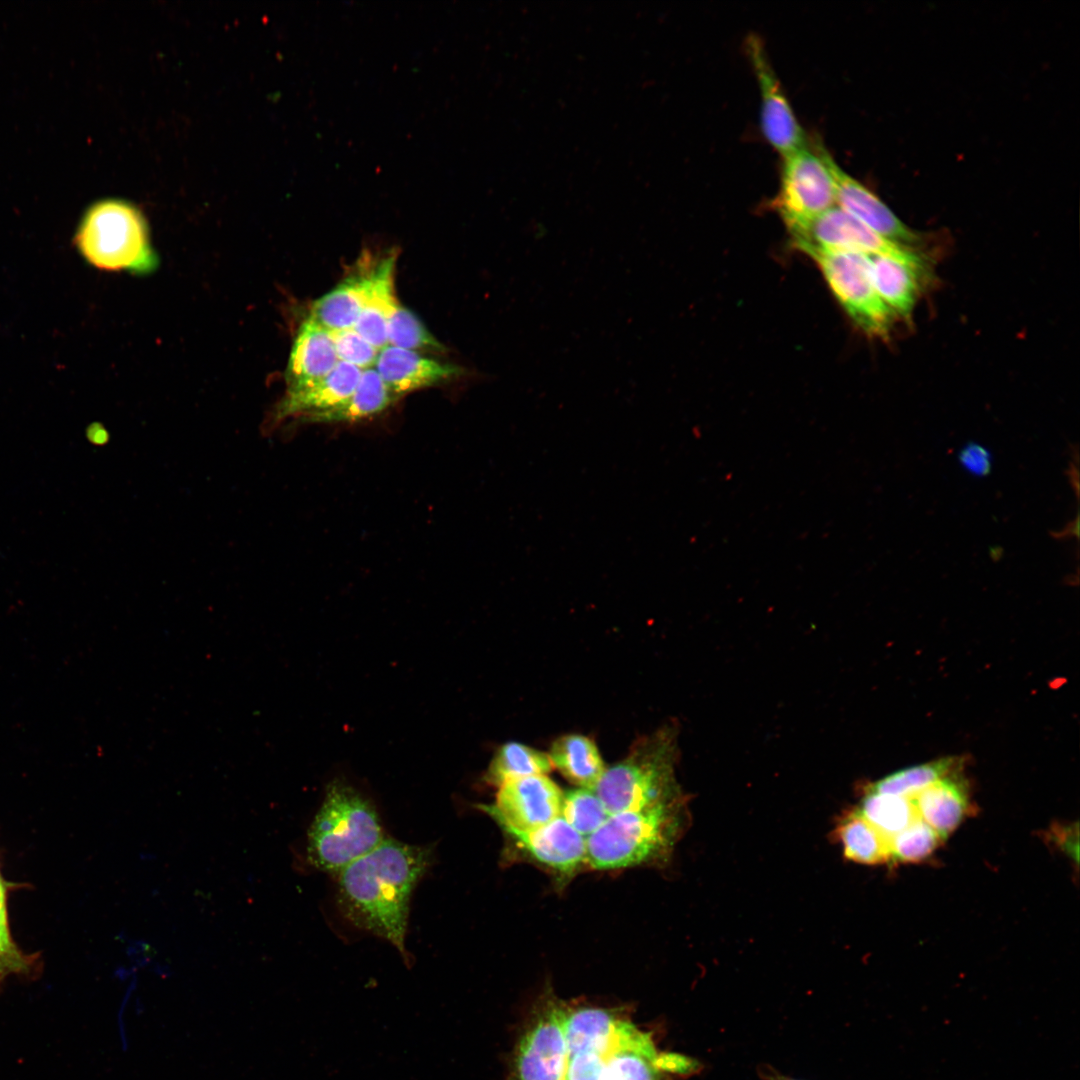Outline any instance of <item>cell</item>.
<instances>
[{
    "label": "cell",
    "instance_id": "obj_1",
    "mask_svg": "<svg viewBox=\"0 0 1080 1080\" xmlns=\"http://www.w3.org/2000/svg\"><path fill=\"white\" fill-rule=\"evenodd\" d=\"M431 849L385 839L337 873V901L359 929L394 945L406 955L411 894L431 863Z\"/></svg>",
    "mask_w": 1080,
    "mask_h": 1080
},
{
    "label": "cell",
    "instance_id": "obj_2",
    "mask_svg": "<svg viewBox=\"0 0 1080 1080\" xmlns=\"http://www.w3.org/2000/svg\"><path fill=\"white\" fill-rule=\"evenodd\" d=\"M384 840L371 801L348 783L334 780L309 828L306 857L313 867L337 874Z\"/></svg>",
    "mask_w": 1080,
    "mask_h": 1080
},
{
    "label": "cell",
    "instance_id": "obj_3",
    "mask_svg": "<svg viewBox=\"0 0 1080 1080\" xmlns=\"http://www.w3.org/2000/svg\"><path fill=\"white\" fill-rule=\"evenodd\" d=\"M81 255L106 271L149 272L156 263L142 213L120 199L94 203L76 234Z\"/></svg>",
    "mask_w": 1080,
    "mask_h": 1080
},
{
    "label": "cell",
    "instance_id": "obj_4",
    "mask_svg": "<svg viewBox=\"0 0 1080 1080\" xmlns=\"http://www.w3.org/2000/svg\"><path fill=\"white\" fill-rule=\"evenodd\" d=\"M676 824L673 800L610 814L586 838V863L595 870H612L651 862L670 847Z\"/></svg>",
    "mask_w": 1080,
    "mask_h": 1080
},
{
    "label": "cell",
    "instance_id": "obj_5",
    "mask_svg": "<svg viewBox=\"0 0 1080 1080\" xmlns=\"http://www.w3.org/2000/svg\"><path fill=\"white\" fill-rule=\"evenodd\" d=\"M671 755L664 734L642 738L622 761L605 770L592 790L610 814L673 800Z\"/></svg>",
    "mask_w": 1080,
    "mask_h": 1080
},
{
    "label": "cell",
    "instance_id": "obj_6",
    "mask_svg": "<svg viewBox=\"0 0 1080 1080\" xmlns=\"http://www.w3.org/2000/svg\"><path fill=\"white\" fill-rule=\"evenodd\" d=\"M806 254L817 263L834 296L855 325L868 336L887 337L895 318L876 291L870 255L823 250Z\"/></svg>",
    "mask_w": 1080,
    "mask_h": 1080
},
{
    "label": "cell",
    "instance_id": "obj_7",
    "mask_svg": "<svg viewBox=\"0 0 1080 1080\" xmlns=\"http://www.w3.org/2000/svg\"><path fill=\"white\" fill-rule=\"evenodd\" d=\"M827 156L822 146L812 150L807 145L783 157L775 206L790 234L836 206V186Z\"/></svg>",
    "mask_w": 1080,
    "mask_h": 1080
},
{
    "label": "cell",
    "instance_id": "obj_8",
    "mask_svg": "<svg viewBox=\"0 0 1080 1080\" xmlns=\"http://www.w3.org/2000/svg\"><path fill=\"white\" fill-rule=\"evenodd\" d=\"M565 1012L559 1000H542L516 1047L508 1080H566Z\"/></svg>",
    "mask_w": 1080,
    "mask_h": 1080
},
{
    "label": "cell",
    "instance_id": "obj_9",
    "mask_svg": "<svg viewBox=\"0 0 1080 1080\" xmlns=\"http://www.w3.org/2000/svg\"><path fill=\"white\" fill-rule=\"evenodd\" d=\"M564 793L547 775H534L504 782L492 804L478 808L500 827L530 830L561 815Z\"/></svg>",
    "mask_w": 1080,
    "mask_h": 1080
},
{
    "label": "cell",
    "instance_id": "obj_10",
    "mask_svg": "<svg viewBox=\"0 0 1080 1080\" xmlns=\"http://www.w3.org/2000/svg\"><path fill=\"white\" fill-rule=\"evenodd\" d=\"M747 54L760 88L761 130L769 144L783 157L807 146L806 134L784 93L760 39L751 35Z\"/></svg>",
    "mask_w": 1080,
    "mask_h": 1080
},
{
    "label": "cell",
    "instance_id": "obj_11",
    "mask_svg": "<svg viewBox=\"0 0 1080 1080\" xmlns=\"http://www.w3.org/2000/svg\"><path fill=\"white\" fill-rule=\"evenodd\" d=\"M791 237L794 246L805 254L823 250L874 255L893 252L906 246L883 238L837 205L818 216L804 229L791 234Z\"/></svg>",
    "mask_w": 1080,
    "mask_h": 1080
},
{
    "label": "cell",
    "instance_id": "obj_12",
    "mask_svg": "<svg viewBox=\"0 0 1080 1080\" xmlns=\"http://www.w3.org/2000/svg\"><path fill=\"white\" fill-rule=\"evenodd\" d=\"M870 260L879 297L894 318L909 319L926 273L923 257L905 246L893 252L870 255Z\"/></svg>",
    "mask_w": 1080,
    "mask_h": 1080
},
{
    "label": "cell",
    "instance_id": "obj_13",
    "mask_svg": "<svg viewBox=\"0 0 1080 1080\" xmlns=\"http://www.w3.org/2000/svg\"><path fill=\"white\" fill-rule=\"evenodd\" d=\"M503 832L537 863L569 875L586 863V838L578 833L561 815L551 822L530 830L500 827Z\"/></svg>",
    "mask_w": 1080,
    "mask_h": 1080
},
{
    "label": "cell",
    "instance_id": "obj_14",
    "mask_svg": "<svg viewBox=\"0 0 1080 1080\" xmlns=\"http://www.w3.org/2000/svg\"><path fill=\"white\" fill-rule=\"evenodd\" d=\"M836 186V205L883 238L910 246L918 239L872 191L847 174L828 153Z\"/></svg>",
    "mask_w": 1080,
    "mask_h": 1080
},
{
    "label": "cell",
    "instance_id": "obj_15",
    "mask_svg": "<svg viewBox=\"0 0 1080 1080\" xmlns=\"http://www.w3.org/2000/svg\"><path fill=\"white\" fill-rule=\"evenodd\" d=\"M361 369L339 361L336 367L320 380L294 390H286L275 406L271 425L287 420L305 422L343 403L354 391Z\"/></svg>",
    "mask_w": 1080,
    "mask_h": 1080
},
{
    "label": "cell",
    "instance_id": "obj_16",
    "mask_svg": "<svg viewBox=\"0 0 1080 1080\" xmlns=\"http://www.w3.org/2000/svg\"><path fill=\"white\" fill-rule=\"evenodd\" d=\"M374 367L398 399L407 393L451 381L465 373L461 366L390 345L379 350Z\"/></svg>",
    "mask_w": 1080,
    "mask_h": 1080
},
{
    "label": "cell",
    "instance_id": "obj_17",
    "mask_svg": "<svg viewBox=\"0 0 1080 1080\" xmlns=\"http://www.w3.org/2000/svg\"><path fill=\"white\" fill-rule=\"evenodd\" d=\"M339 363L331 332L308 317L298 329L286 369V390L310 385Z\"/></svg>",
    "mask_w": 1080,
    "mask_h": 1080
},
{
    "label": "cell",
    "instance_id": "obj_18",
    "mask_svg": "<svg viewBox=\"0 0 1080 1080\" xmlns=\"http://www.w3.org/2000/svg\"><path fill=\"white\" fill-rule=\"evenodd\" d=\"M396 258L397 255L392 253L369 271L363 307L354 326L378 350L388 345L387 323L398 304L394 291Z\"/></svg>",
    "mask_w": 1080,
    "mask_h": 1080
},
{
    "label": "cell",
    "instance_id": "obj_19",
    "mask_svg": "<svg viewBox=\"0 0 1080 1080\" xmlns=\"http://www.w3.org/2000/svg\"><path fill=\"white\" fill-rule=\"evenodd\" d=\"M920 819L944 840L968 815L970 805L965 784L944 776L910 798Z\"/></svg>",
    "mask_w": 1080,
    "mask_h": 1080
},
{
    "label": "cell",
    "instance_id": "obj_20",
    "mask_svg": "<svg viewBox=\"0 0 1080 1080\" xmlns=\"http://www.w3.org/2000/svg\"><path fill=\"white\" fill-rule=\"evenodd\" d=\"M623 1022L607 1009L566 1007L564 1029L569 1058L582 1052L606 1057L616 1044Z\"/></svg>",
    "mask_w": 1080,
    "mask_h": 1080
},
{
    "label": "cell",
    "instance_id": "obj_21",
    "mask_svg": "<svg viewBox=\"0 0 1080 1080\" xmlns=\"http://www.w3.org/2000/svg\"><path fill=\"white\" fill-rule=\"evenodd\" d=\"M398 398L389 390L375 368L362 371L352 394L331 410L310 417L305 423H353L381 414Z\"/></svg>",
    "mask_w": 1080,
    "mask_h": 1080
},
{
    "label": "cell",
    "instance_id": "obj_22",
    "mask_svg": "<svg viewBox=\"0 0 1080 1080\" xmlns=\"http://www.w3.org/2000/svg\"><path fill=\"white\" fill-rule=\"evenodd\" d=\"M548 756L552 767L579 788L593 789L606 770L596 744L580 734L557 738Z\"/></svg>",
    "mask_w": 1080,
    "mask_h": 1080
},
{
    "label": "cell",
    "instance_id": "obj_23",
    "mask_svg": "<svg viewBox=\"0 0 1080 1080\" xmlns=\"http://www.w3.org/2000/svg\"><path fill=\"white\" fill-rule=\"evenodd\" d=\"M368 273L351 276L323 295L314 302L309 317L330 332L354 328L363 307Z\"/></svg>",
    "mask_w": 1080,
    "mask_h": 1080
},
{
    "label": "cell",
    "instance_id": "obj_24",
    "mask_svg": "<svg viewBox=\"0 0 1080 1080\" xmlns=\"http://www.w3.org/2000/svg\"><path fill=\"white\" fill-rule=\"evenodd\" d=\"M844 855L859 864L877 865L891 860L888 839L857 810L838 827Z\"/></svg>",
    "mask_w": 1080,
    "mask_h": 1080
},
{
    "label": "cell",
    "instance_id": "obj_25",
    "mask_svg": "<svg viewBox=\"0 0 1080 1080\" xmlns=\"http://www.w3.org/2000/svg\"><path fill=\"white\" fill-rule=\"evenodd\" d=\"M552 768L548 754L517 742L502 745L484 775L489 785L499 787L506 781L547 775Z\"/></svg>",
    "mask_w": 1080,
    "mask_h": 1080
},
{
    "label": "cell",
    "instance_id": "obj_26",
    "mask_svg": "<svg viewBox=\"0 0 1080 1080\" xmlns=\"http://www.w3.org/2000/svg\"><path fill=\"white\" fill-rule=\"evenodd\" d=\"M859 812L887 839L918 818L910 798L871 790L864 797Z\"/></svg>",
    "mask_w": 1080,
    "mask_h": 1080
},
{
    "label": "cell",
    "instance_id": "obj_27",
    "mask_svg": "<svg viewBox=\"0 0 1080 1080\" xmlns=\"http://www.w3.org/2000/svg\"><path fill=\"white\" fill-rule=\"evenodd\" d=\"M953 758H942L894 772L880 779L871 791L911 798L950 773Z\"/></svg>",
    "mask_w": 1080,
    "mask_h": 1080
},
{
    "label": "cell",
    "instance_id": "obj_28",
    "mask_svg": "<svg viewBox=\"0 0 1080 1080\" xmlns=\"http://www.w3.org/2000/svg\"><path fill=\"white\" fill-rule=\"evenodd\" d=\"M387 342L390 346L416 352L440 353L444 349L420 319L399 303L388 319Z\"/></svg>",
    "mask_w": 1080,
    "mask_h": 1080
},
{
    "label": "cell",
    "instance_id": "obj_29",
    "mask_svg": "<svg viewBox=\"0 0 1080 1080\" xmlns=\"http://www.w3.org/2000/svg\"><path fill=\"white\" fill-rule=\"evenodd\" d=\"M561 816L587 838L602 826L610 813L592 789L577 788L564 793Z\"/></svg>",
    "mask_w": 1080,
    "mask_h": 1080
},
{
    "label": "cell",
    "instance_id": "obj_30",
    "mask_svg": "<svg viewBox=\"0 0 1080 1080\" xmlns=\"http://www.w3.org/2000/svg\"><path fill=\"white\" fill-rule=\"evenodd\" d=\"M943 839L919 817L888 839L891 860L918 863L930 856Z\"/></svg>",
    "mask_w": 1080,
    "mask_h": 1080
},
{
    "label": "cell",
    "instance_id": "obj_31",
    "mask_svg": "<svg viewBox=\"0 0 1080 1080\" xmlns=\"http://www.w3.org/2000/svg\"><path fill=\"white\" fill-rule=\"evenodd\" d=\"M339 361L361 370L375 365L379 350L365 340L354 328L331 332Z\"/></svg>",
    "mask_w": 1080,
    "mask_h": 1080
},
{
    "label": "cell",
    "instance_id": "obj_32",
    "mask_svg": "<svg viewBox=\"0 0 1080 1080\" xmlns=\"http://www.w3.org/2000/svg\"><path fill=\"white\" fill-rule=\"evenodd\" d=\"M566 1080H617L607 1061L593 1052L569 1058Z\"/></svg>",
    "mask_w": 1080,
    "mask_h": 1080
},
{
    "label": "cell",
    "instance_id": "obj_33",
    "mask_svg": "<svg viewBox=\"0 0 1080 1080\" xmlns=\"http://www.w3.org/2000/svg\"><path fill=\"white\" fill-rule=\"evenodd\" d=\"M959 463L970 474L983 477L991 472L992 455L984 446L970 442L958 455Z\"/></svg>",
    "mask_w": 1080,
    "mask_h": 1080
},
{
    "label": "cell",
    "instance_id": "obj_34",
    "mask_svg": "<svg viewBox=\"0 0 1080 1080\" xmlns=\"http://www.w3.org/2000/svg\"><path fill=\"white\" fill-rule=\"evenodd\" d=\"M788 1080H791V1079H788Z\"/></svg>",
    "mask_w": 1080,
    "mask_h": 1080
}]
</instances>
